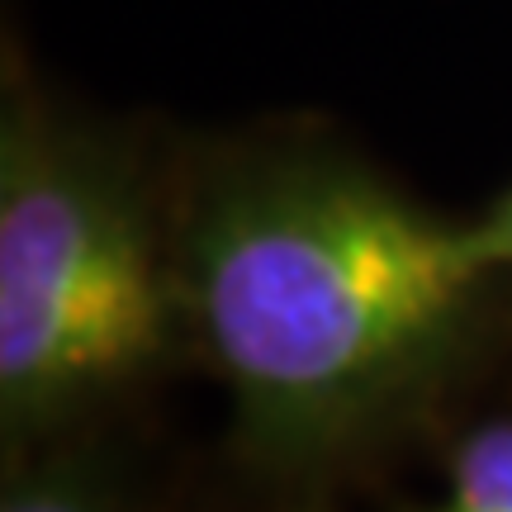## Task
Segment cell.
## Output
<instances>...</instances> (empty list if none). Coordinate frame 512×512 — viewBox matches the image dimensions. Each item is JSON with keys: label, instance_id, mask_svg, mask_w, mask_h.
Instances as JSON below:
<instances>
[{"label": "cell", "instance_id": "6da1fadb", "mask_svg": "<svg viewBox=\"0 0 512 512\" xmlns=\"http://www.w3.org/2000/svg\"><path fill=\"white\" fill-rule=\"evenodd\" d=\"M489 266L370 171L313 152L223 166L185 233V294L242 432L323 460L451 356Z\"/></svg>", "mask_w": 512, "mask_h": 512}, {"label": "cell", "instance_id": "7a4b0ae2", "mask_svg": "<svg viewBox=\"0 0 512 512\" xmlns=\"http://www.w3.org/2000/svg\"><path fill=\"white\" fill-rule=\"evenodd\" d=\"M166 280L133 166L10 100L0 138V413L29 437L143 375Z\"/></svg>", "mask_w": 512, "mask_h": 512}, {"label": "cell", "instance_id": "3957f363", "mask_svg": "<svg viewBox=\"0 0 512 512\" xmlns=\"http://www.w3.org/2000/svg\"><path fill=\"white\" fill-rule=\"evenodd\" d=\"M427 512H512V418L460 441L451 489Z\"/></svg>", "mask_w": 512, "mask_h": 512}, {"label": "cell", "instance_id": "277c9868", "mask_svg": "<svg viewBox=\"0 0 512 512\" xmlns=\"http://www.w3.org/2000/svg\"><path fill=\"white\" fill-rule=\"evenodd\" d=\"M0 512H110V503L72 465H43L10 475Z\"/></svg>", "mask_w": 512, "mask_h": 512}, {"label": "cell", "instance_id": "5b68a950", "mask_svg": "<svg viewBox=\"0 0 512 512\" xmlns=\"http://www.w3.org/2000/svg\"><path fill=\"white\" fill-rule=\"evenodd\" d=\"M470 242H475L479 261H484L489 271H494V266H512V190L470 228Z\"/></svg>", "mask_w": 512, "mask_h": 512}]
</instances>
